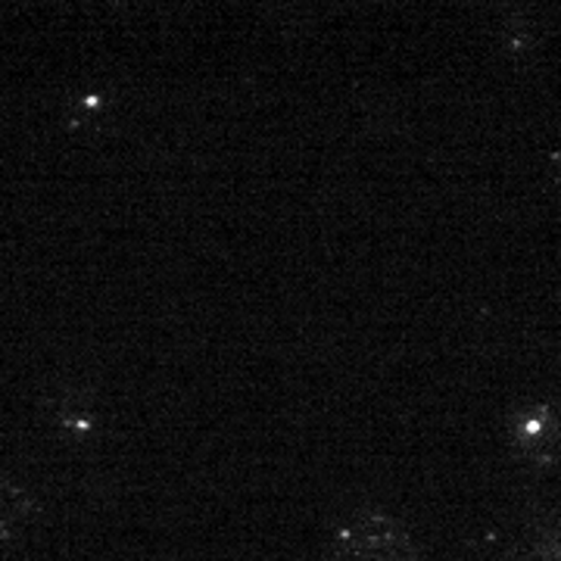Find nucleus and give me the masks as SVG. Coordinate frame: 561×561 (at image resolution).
Masks as SVG:
<instances>
[{
	"mask_svg": "<svg viewBox=\"0 0 561 561\" xmlns=\"http://www.w3.org/2000/svg\"><path fill=\"white\" fill-rule=\"evenodd\" d=\"M331 561H424L415 537L381 508H353L331 534Z\"/></svg>",
	"mask_w": 561,
	"mask_h": 561,
	"instance_id": "obj_1",
	"label": "nucleus"
},
{
	"mask_svg": "<svg viewBox=\"0 0 561 561\" xmlns=\"http://www.w3.org/2000/svg\"><path fill=\"white\" fill-rule=\"evenodd\" d=\"M32 512H35V502L25 493V486L0 471V549H7L20 537L25 524L32 522Z\"/></svg>",
	"mask_w": 561,
	"mask_h": 561,
	"instance_id": "obj_3",
	"label": "nucleus"
},
{
	"mask_svg": "<svg viewBox=\"0 0 561 561\" xmlns=\"http://www.w3.org/2000/svg\"><path fill=\"white\" fill-rule=\"evenodd\" d=\"M518 561H561V515H546L527 534Z\"/></svg>",
	"mask_w": 561,
	"mask_h": 561,
	"instance_id": "obj_4",
	"label": "nucleus"
},
{
	"mask_svg": "<svg viewBox=\"0 0 561 561\" xmlns=\"http://www.w3.org/2000/svg\"><path fill=\"white\" fill-rule=\"evenodd\" d=\"M57 419H60L66 434H76V437L91 434V424H94L91 393H84V390H62L60 402H57Z\"/></svg>",
	"mask_w": 561,
	"mask_h": 561,
	"instance_id": "obj_5",
	"label": "nucleus"
},
{
	"mask_svg": "<svg viewBox=\"0 0 561 561\" xmlns=\"http://www.w3.org/2000/svg\"><path fill=\"white\" fill-rule=\"evenodd\" d=\"M512 446L518 459L534 468H552L561 461V412L552 405H524L512 415Z\"/></svg>",
	"mask_w": 561,
	"mask_h": 561,
	"instance_id": "obj_2",
	"label": "nucleus"
}]
</instances>
